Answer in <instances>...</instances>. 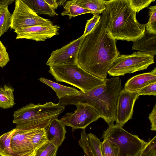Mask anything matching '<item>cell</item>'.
<instances>
[{
  "label": "cell",
  "instance_id": "cell-3",
  "mask_svg": "<svg viewBox=\"0 0 156 156\" xmlns=\"http://www.w3.org/2000/svg\"><path fill=\"white\" fill-rule=\"evenodd\" d=\"M109 14L108 30L116 40L133 42L140 39L145 31V24H140L136 12L129 0H105Z\"/></svg>",
  "mask_w": 156,
  "mask_h": 156
},
{
  "label": "cell",
  "instance_id": "cell-36",
  "mask_svg": "<svg viewBox=\"0 0 156 156\" xmlns=\"http://www.w3.org/2000/svg\"><path fill=\"white\" fill-rule=\"evenodd\" d=\"M45 1L54 10L57 9L59 5H63L65 3L64 2L66 1L56 0H45Z\"/></svg>",
  "mask_w": 156,
  "mask_h": 156
},
{
  "label": "cell",
  "instance_id": "cell-1",
  "mask_svg": "<svg viewBox=\"0 0 156 156\" xmlns=\"http://www.w3.org/2000/svg\"><path fill=\"white\" fill-rule=\"evenodd\" d=\"M106 9L93 30L83 38L77 55L78 65L99 78L105 80L112 64L120 54L115 40L108 28Z\"/></svg>",
  "mask_w": 156,
  "mask_h": 156
},
{
  "label": "cell",
  "instance_id": "cell-32",
  "mask_svg": "<svg viewBox=\"0 0 156 156\" xmlns=\"http://www.w3.org/2000/svg\"><path fill=\"white\" fill-rule=\"evenodd\" d=\"M101 18V15L96 13L90 19L87 21L84 33L82 35L84 37L90 33L94 29Z\"/></svg>",
  "mask_w": 156,
  "mask_h": 156
},
{
  "label": "cell",
  "instance_id": "cell-20",
  "mask_svg": "<svg viewBox=\"0 0 156 156\" xmlns=\"http://www.w3.org/2000/svg\"><path fill=\"white\" fill-rule=\"evenodd\" d=\"M14 89L5 85L0 87V107L7 109L12 107L15 104L13 94Z\"/></svg>",
  "mask_w": 156,
  "mask_h": 156
},
{
  "label": "cell",
  "instance_id": "cell-33",
  "mask_svg": "<svg viewBox=\"0 0 156 156\" xmlns=\"http://www.w3.org/2000/svg\"><path fill=\"white\" fill-rule=\"evenodd\" d=\"M8 53L5 47L0 41V67H3L9 61Z\"/></svg>",
  "mask_w": 156,
  "mask_h": 156
},
{
  "label": "cell",
  "instance_id": "cell-7",
  "mask_svg": "<svg viewBox=\"0 0 156 156\" xmlns=\"http://www.w3.org/2000/svg\"><path fill=\"white\" fill-rule=\"evenodd\" d=\"M154 63V56L143 52L119 55L112 62L108 74L113 76H124L146 69Z\"/></svg>",
  "mask_w": 156,
  "mask_h": 156
},
{
  "label": "cell",
  "instance_id": "cell-11",
  "mask_svg": "<svg viewBox=\"0 0 156 156\" xmlns=\"http://www.w3.org/2000/svg\"><path fill=\"white\" fill-rule=\"evenodd\" d=\"M39 128L30 130L12 129L10 147L14 156H32L35 151L32 142L34 134Z\"/></svg>",
  "mask_w": 156,
  "mask_h": 156
},
{
  "label": "cell",
  "instance_id": "cell-4",
  "mask_svg": "<svg viewBox=\"0 0 156 156\" xmlns=\"http://www.w3.org/2000/svg\"><path fill=\"white\" fill-rule=\"evenodd\" d=\"M65 109V106L52 102L43 104L30 103L14 112L13 122L18 129H45Z\"/></svg>",
  "mask_w": 156,
  "mask_h": 156
},
{
  "label": "cell",
  "instance_id": "cell-8",
  "mask_svg": "<svg viewBox=\"0 0 156 156\" xmlns=\"http://www.w3.org/2000/svg\"><path fill=\"white\" fill-rule=\"evenodd\" d=\"M15 1V9L12 14L11 29L15 30L36 25H53L51 20L35 13L22 0Z\"/></svg>",
  "mask_w": 156,
  "mask_h": 156
},
{
  "label": "cell",
  "instance_id": "cell-37",
  "mask_svg": "<svg viewBox=\"0 0 156 156\" xmlns=\"http://www.w3.org/2000/svg\"><path fill=\"white\" fill-rule=\"evenodd\" d=\"M15 1L14 0H0V6L5 4L10 5Z\"/></svg>",
  "mask_w": 156,
  "mask_h": 156
},
{
  "label": "cell",
  "instance_id": "cell-5",
  "mask_svg": "<svg viewBox=\"0 0 156 156\" xmlns=\"http://www.w3.org/2000/svg\"><path fill=\"white\" fill-rule=\"evenodd\" d=\"M48 72L57 82L67 83L84 92L105 82V80L91 75L77 65L50 66Z\"/></svg>",
  "mask_w": 156,
  "mask_h": 156
},
{
  "label": "cell",
  "instance_id": "cell-23",
  "mask_svg": "<svg viewBox=\"0 0 156 156\" xmlns=\"http://www.w3.org/2000/svg\"><path fill=\"white\" fill-rule=\"evenodd\" d=\"M12 134L11 130L0 136V155L14 156L10 147Z\"/></svg>",
  "mask_w": 156,
  "mask_h": 156
},
{
  "label": "cell",
  "instance_id": "cell-6",
  "mask_svg": "<svg viewBox=\"0 0 156 156\" xmlns=\"http://www.w3.org/2000/svg\"><path fill=\"white\" fill-rule=\"evenodd\" d=\"M102 137L118 146V156H139L147 142L116 124L109 126Z\"/></svg>",
  "mask_w": 156,
  "mask_h": 156
},
{
  "label": "cell",
  "instance_id": "cell-34",
  "mask_svg": "<svg viewBox=\"0 0 156 156\" xmlns=\"http://www.w3.org/2000/svg\"><path fill=\"white\" fill-rule=\"evenodd\" d=\"M139 95H156V82L150 84L142 88L138 93Z\"/></svg>",
  "mask_w": 156,
  "mask_h": 156
},
{
  "label": "cell",
  "instance_id": "cell-35",
  "mask_svg": "<svg viewBox=\"0 0 156 156\" xmlns=\"http://www.w3.org/2000/svg\"><path fill=\"white\" fill-rule=\"evenodd\" d=\"M148 119L151 123V129L156 130V103L154 105L151 112L149 114Z\"/></svg>",
  "mask_w": 156,
  "mask_h": 156
},
{
  "label": "cell",
  "instance_id": "cell-22",
  "mask_svg": "<svg viewBox=\"0 0 156 156\" xmlns=\"http://www.w3.org/2000/svg\"><path fill=\"white\" fill-rule=\"evenodd\" d=\"M9 4L0 6V37L6 32L10 27L12 21V14L9 12Z\"/></svg>",
  "mask_w": 156,
  "mask_h": 156
},
{
  "label": "cell",
  "instance_id": "cell-29",
  "mask_svg": "<svg viewBox=\"0 0 156 156\" xmlns=\"http://www.w3.org/2000/svg\"><path fill=\"white\" fill-rule=\"evenodd\" d=\"M139 156H156V136L149 139Z\"/></svg>",
  "mask_w": 156,
  "mask_h": 156
},
{
  "label": "cell",
  "instance_id": "cell-25",
  "mask_svg": "<svg viewBox=\"0 0 156 156\" xmlns=\"http://www.w3.org/2000/svg\"><path fill=\"white\" fill-rule=\"evenodd\" d=\"M58 147L48 141L35 151L32 156H56Z\"/></svg>",
  "mask_w": 156,
  "mask_h": 156
},
{
  "label": "cell",
  "instance_id": "cell-9",
  "mask_svg": "<svg viewBox=\"0 0 156 156\" xmlns=\"http://www.w3.org/2000/svg\"><path fill=\"white\" fill-rule=\"evenodd\" d=\"M75 105L76 109L74 112L66 113L60 119L65 126H69L74 129H83L101 118L97 111L89 105Z\"/></svg>",
  "mask_w": 156,
  "mask_h": 156
},
{
  "label": "cell",
  "instance_id": "cell-13",
  "mask_svg": "<svg viewBox=\"0 0 156 156\" xmlns=\"http://www.w3.org/2000/svg\"><path fill=\"white\" fill-rule=\"evenodd\" d=\"M60 27L57 25H36L14 30L16 39H26L37 41H44L58 35Z\"/></svg>",
  "mask_w": 156,
  "mask_h": 156
},
{
  "label": "cell",
  "instance_id": "cell-16",
  "mask_svg": "<svg viewBox=\"0 0 156 156\" xmlns=\"http://www.w3.org/2000/svg\"><path fill=\"white\" fill-rule=\"evenodd\" d=\"M132 49L151 55H156V34H150L146 30L144 36L133 42Z\"/></svg>",
  "mask_w": 156,
  "mask_h": 156
},
{
  "label": "cell",
  "instance_id": "cell-17",
  "mask_svg": "<svg viewBox=\"0 0 156 156\" xmlns=\"http://www.w3.org/2000/svg\"><path fill=\"white\" fill-rule=\"evenodd\" d=\"M34 12L52 16L58 14L44 0H22Z\"/></svg>",
  "mask_w": 156,
  "mask_h": 156
},
{
  "label": "cell",
  "instance_id": "cell-31",
  "mask_svg": "<svg viewBox=\"0 0 156 156\" xmlns=\"http://www.w3.org/2000/svg\"><path fill=\"white\" fill-rule=\"evenodd\" d=\"M130 6L136 12L148 6L155 0H129Z\"/></svg>",
  "mask_w": 156,
  "mask_h": 156
},
{
  "label": "cell",
  "instance_id": "cell-24",
  "mask_svg": "<svg viewBox=\"0 0 156 156\" xmlns=\"http://www.w3.org/2000/svg\"><path fill=\"white\" fill-rule=\"evenodd\" d=\"M102 156H118L119 147L115 143L104 139L100 145Z\"/></svg>",
  "mask_w": 156,
  "mask_h": 156
},
{
  "label": "cell",
  "instance_id": "cell-26",
  "mask_svg": "<svg viewBox=\"0 0 156 156\" xmlns=\"http://www.w3.org/2000/svg\"><path fill=\"white\" fill-rule=\"evenodd\" d=\"M48 142L45 132V129L39 128L34 135L32 142L35 151Z\"/></svg>",
  "mask_w": 156,
  "mask_h": 156
},
{
  "label": "cell",
  "instance_id": "cell-19",
  "mask_svg": "<svg viewBox=\"0 0 156 156\" xmlns=\"http://www.w3.org/2000/svg\"><path fill=\"white\" fill-rule=\"evenodd\" d=\"M63 9L64 10L61 13V16L67 15L69 16V19L72 17L86 13H91L93 15L97 13L94 11L79 6L75 3L74 0L66 1L63 6Z\"/></svg>",
  "mask_w": 156,
  "mask_h": 156
},
{
  "label": "cell",
  "instance_id": "cell-15",
  "mask_svg": "<svg viewBox=\"0 0 156 156\" xmlns=\"http://www.w3.org/2000/svg\"><path fill=\"white\" fill-rule=\"evenodd\" d=\"M48 141L58 147L65 138V126L57 118L52 120L44 129Z\"/></svg>",
  "mask_w": 156,
  "mask_h": 156
},
{
  "label": "cell",
  "instance_id": "cell-14",
  "mask_svg": "<svg viewBox=\"0 0 156 156\" xmlns=\"http://www.w3.org/2000/svg\"><path fill=\"white\" fill-rule=\"evenodd\" d=\"M156 82V68L151 72L139 74L129 79L126 83L124 89L132 93H138L143 87Z\"/></svg>",
  "mask_w": 156,
  "mask_h": 156
},
{
  "label": "cell",
  "instance_id": "cell-30",
  "mask_svg": "<svg viewBox=\"0 0 156 156\" xmlns=\"http://www.w3.org/2000/svg\"><path fill=\"white\" fill-rule=\"evenodd\" d=\"M80 135L81 138L79 141V145L83 151L84 156H94L89 144L85 129H83Z\"/></svg>",
  "mask_w": 156,
  "mask_h": 156
},
{
  "label": "cell",
  "instance_id": "cell-21",
  "mask_svg": "<svg viewBox=\"0 0 156 156\" xmlns=\"http://www.w3.org/2000/svg\"><path fill=\"white\" fill-rule=\"evenodd\" d=\"M75 3L79 6L100 14L106 9L105 0H74Z\"/></svg>",
  "mask_w": 156,
  "mask_h": 156
},
{
  "label": "cell",
  "instance_id": "cell-2",
  "mask_svg": "<svg viewBox=\"0 0 156 156\" xmlns=\"http://www.w3.org/2000/svg\"><path fill=\"white\" fill-rule=\"evenodd\" d=\"M122 90L119 77L106 79L105 83L86 92L78 91L76 94L59 99L58 103L67 105H87L94 108L100 117L110 126L115 121L118 98Z\"/></svg>",
  "mask_w": 156,
  "mask_h": 156
},
{
  "label": "cell",
  "instance_id": "cell-18",
  "mask_svg": "<svg viewBox=\"0 0 156 156\" xmlns=\"http://www.w3.org/2000/svg\"><path fill=\"white\" fill-rule=\"evenodd\" d=\"M38 80L51 87L55 92L59 99L66 96L76 94L78 91L74 87L66 86L42 77Z\"/></svg>",
  "mask_w": 156,
  "mask_h": 156
},
{
  "label": "cell",
  "instance_id": "cell-10",
  "mask_svg": "<svg viewBox=\"0 0 156 156\" xmlns=\"http://www.w3.org/2000/svg\"><path fill=\"white\" fill-rule=\"evenodd\" d=\"M83 37L82 35L60 49L52 51L46 62L47 65H78V54Z\"/></svg>",
  "mask_w": 156,
  "mask_h": 156
},
{
  "label": "cell",
  "instance_id": "cell-12",
  "mask_svg": "<svg viewBox=\"0 0 156 156\" xmlns=\"http://www.w3.org/2000/svg\"><path fill=\"white\" fill-rule=\"evenodd\" d=\"M138 93L122 89L119 96L116 115V124L123 127L132 118L135 102L139 96Z\"/></svg>",
  "mask_w": 156,
  "mask_h": 156
},
{
  "label": "cell",
  "instance_id": "cell-27",
  "mask_svg": "<svg viewBox=\"0 0 156 156\" xmlns=\"http://www.w3.org/2000/svg\"><path fill=\"white\" fill-rule=\"evenodd\" d=\"M89 144L94 156H102L101 151V142L95 135L90 133L87 134Z\"/></svg>",
  "mask_w": 156,
  "mask_h": 156
},
{
  "label": "cell",
  "instance_id": "cell-28",
  "mask_svg": "<svg viewBox=\"0 0 156 156\" xmlns=\"http://www.w3.org/2000/svg\"><path fill=\"white\" fill-rule=\"evenodd\" d=\"M149 9L150 17L146 24V31L149 33L156 34V5L150 6Z\"/></svg>",
  "mask_w": 156,
  "mask_h": 156
}]
</instances>
